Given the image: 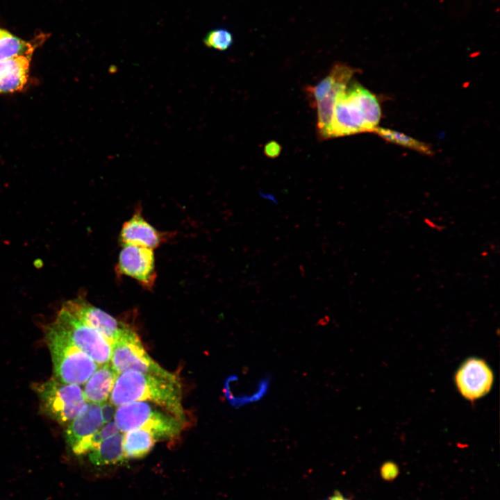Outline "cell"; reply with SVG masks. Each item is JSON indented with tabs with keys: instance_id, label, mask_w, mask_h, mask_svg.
<instances>
[{
	"instance_id": "1",
	"label": "cell",
	"mask_w": 500,
	"mask_h": 500,
	"mask_svg": "<svg viewBox=\"0 0 500 500\" xmlns=\"http://www.w3.org/2000/svg\"><path fill=\"white\" fill-rule=\"evenodd\" d=\"M182 392L177 376L163 378L138 372L119 374L110 395V402L119 406L135 401H149L185 423Z\"/></svg>"
},
{
	"instance_id": "2",
	"label": "cell",
	"mask_w": 500,
	"mask_h": 500,
	"mask_svg": "<svg viewBox=\"0 0 500 500\" xmlns=\"http://www.w3.org/2000/svg\"><path fill=\"white\" fill-rule=\"evenodd\" d=\"M381 117L376 96L359 83H351L336 99L327 139L373 132Z\"/></svg>"
},
{
	"instance_id": "3",
	"label": "cell",
	"mask_w": 500,
	"mask_h": 500,
	"mask_svg": "<svg viewBox=\"0 0 500 500\" xmlns=\"http://www.w3.org/2000/svg\"><path fill=\"white\" fill-rule=\"evenodd\" d=\"M53 368V378L69 384L83 385L99 365L76 346L53 321L44 329Z\"/></svg>"
},
{
	"instance_id": "4",
	"label": "cell",
	"mask_w": 500,
	"mask_h": 500,
	"mask_svg": "<svg viewBox=\"0 0 500 500\" xmlns=\"http://www.w3.org/2000/svg\"><path fill=\"white\" fill-rule=\"evenodd\" d=\"M147 401H135L118 406L114 421L122 433L134 429L151 433L156 440H173L184 424L178 419Z\"/></svg>"
},
{
	"instance_id": "5",
	"label": "cell",
	"mask_w": 500,
	"mask_h": 500,
	"mask_svg": "<svg viewBox=\"0 0 500 500\" xmlns=\"http://www.w3.org/2000/svg\"><path fill=\"white\" fill-rule=\"evenodd\" d=\"M41 410L62 426H67L81 411L87 401L79 385L65 383L52 378L35 384Z\"/></svg>"
},
{
	"instance_id": "6",
	"label": "cell",
	"mask_w": 500,
	"mask_h": 500,
	"mask_svg": "<svg viewBox=\"0 0 500 500\" xmlns=\"http://www.w3.org/2000/svg\"><path fill=\"white\" fill-rule=\"evenodd\" d=\"M110 363L118 374L134 371L167 378L176 376L151 358L137 333L129 326L112 344Z\"/></svg>"
},
{
	"instance_id": "7",
	"label": "cell",
	"mask_w": 500,
	"mask_h": 500,
	"mask_svg": "<svg viewBox=\"0 0 500 500\" xmlns=\"http://www.w3.org/2000/svg\"><path fill=\"white\" fill-rule=\"evenodd\" d=\"M54 322L70 340L99 366L110 362L112 345L97 330L85 324L63 308L58 313Z\"/></svg>"
},
{
	"instance_id": "8",
	"label": "cell",
	"mask_w": 500,
	"mask_h": 500,
	"mask_svg": "<svg viewBox=\"0 0 500 500\" xmlns=\"http://www.w3.org/2000/svg\"><path fill=\"white\" fill-rule=\"evenodd\" d=\"M115 273L118 277L132 278L144 289L152 290L157 278L153 249L135 245L122 246Z\"/></svg>"
},
{
	"instance_id": "9",
	"label": "cell",
	"mask_w": 500,
	"mask_h": 500,
	"mask_svg": "<svg viewBox=\"0 0 500 500\" xmlns=\"http://www.w3.org/2000/svg\"><path fill=\"white\" fill-rule=\"evenodd\" d=\"M62 308L85 324L99 332L111 345L128 326L101 308L91 304L83 294L66 301Z\"/></svg>"
},
{
	"instance_id": "10",
	"label": "cell",
	"mask_w": 500,
	"mask_h": 500,
	"mask_svg": "<svg viewBox=\"0 0 500 500\" xmlns=\"http://www.w3.org/2000/svg\"><path fill=\"white\" fill-rule=\"evenodd\" d=\"M455 378L456 387L460 394L471 401L488 394L494 379L488 365L476 358H471L464 362L458 369Z\"/></svg>"
},
{
	"instance_id": "11",
	"label": "cell",
	"mask_w": 500,
	"mask_h": 500,
	"mask_svg": "<svg viewBox=\"0 0 500 500\" xmlns=\"http://www.w3.org/2000/svg\"><path fill=\"white\" fill-rule=\"evenodd\" d=\"M175 234L156 229L144 219L138 206L132 216L122 224L119 238L122 246L135 245L154 250Z\"/></svg>"
},
{
	"instance_id": "12",
	"label": "cell",
	"mask_w": 500,
	"mask_h": 500,
	"mask_svg": "<svg viewBox=\"0 0 500 500\" xmlns=\"http://www.w3.org/2000/svg\"><path fill=\"white\" fill-rule=\"evenodd\" d=\"M103 424L101 404L87 402L67 425L65 435L68 446L72 449L83 439L98 431Z\"/></svg>"
},
{
	"instance_id": "13",
	"label": "cell",
	"mask_w": 500,
	"mask_h": 500,
	"mask_svg": "<svg viewBox=\"0 0 500 500\" xmlns=\"http://www.w3.org/2000/svg\"><path fill=\"white\" fill-rule=\"evenodd\" d=\"M31 57L16 56L0 60V93L17 92L27 83Z\"/></svg>"
},
{
	"instance_id": "14",
	"label": "cell",
	"mask_w": 500,
	"mask_h": 500,
	"mask_svg": "<svg viewBox=\"0 0 500 500\" xmlns=\"http://www.w3.org/2000/svg\"><path fill=\"white\" fill-rule=\"evenodd\" d=\"M118 374L107 363L99 366L85 382L83 393L87 402L101 404L110 397Z\"/></svg>"
},
{
	"instance_id": "15",
	"label": "cell",
	"mask_w": 500,
	"mask_h": 500,
	"mask_svg": "<svg viewBox=\"0 0 500 500\" xmlns=\"http://www.w3.org/2000/svg\"><path fill=\"white\" fill-rule=\"evenodd\" d=\"M356 69L342 62H336L329 74L315 86H308L306 91L311 106L323 100L339 81L349 82Z\"/></svg>"
},
{
	"instance_id": "16",
	"label": "cell",
	"mask_w": 500,
	"mask_h": 500,
	"mask_svg": "<svg viewBox=\"0 0 500 500\" xmlns=\"http://www.w3.org/2000/svg\"><path fill=\"white\" fill-rule=\"evenodd\" d=\"M90 462L96 466L122 464L126 460L123 450V433H118L103 440L89 453Z\"/></svg>"
},
{
	"instance_id": "17",
	"label": "cell",
	"mask_w": 500,
	"mask_h": 500,
	"mask_svg": "<svg viewBox=\"0 0 500 500\" xmlns=\"http://www.w3.org/2000/svg\"><path fill=\"white\" fill-rule=\"evenodd\" d=\"M156 442L154 436L142 429L131 430L123 434V450L126 459L141 458L147 456Z\"/></svg>"
},
{
	"instance_id": "18",
	"label": "cell",
	"mask_w": 500,
	"mask_h": 500,
	"mask_svg": "<svg viewBox=\"0 0 500 500\" xmlns=\"http://www.w3.org/2000/svg\"><path fill=\"white\" fill-rule=\"evenodd\" d=\"M349 83L347 81L338 82L327 96L315 105L317 110V133L320 139H327L336 99Z\"/></svg>"
},
{
	"instance_id": "19",
	"label": "cell",
	"mask_w": 500,
	"mask_h": 500,
	"mask_svg": "<svg viewBox=\"0 0 500 500\" xmlns=\"http://www.w3.org/2000/svg\"><path fill=\"white\" fill-rule=\"evenodd\" d=\"M34 49L33 43L0 29V60L21 56L31 57Z\"/></svg>"
},
{
	"instance_id": "20",
	"label": "cell",
	"mask_w": 500,
	"mask_h": 500,
	"mask_svg": "<svg viewBox=\"0 0 500 500\" xmlns=\"http://www.w3.org/2000/svg\"><path fill=\"white\" fill-rule=\"evenodd\" d=\"M373 133L389 142L416 151L425 155L433 154L432 149L429 145L403 133L378 126L374 129Z\"/></svg>"
},
{
	"instance_id": "21",
	"label": "cell",
	"mask_w": 500,
	"mask_h": 500,
	"mask_svg": "<svg viewBox=\"0 0 500 500\" xmlns=\"http://www.w3.org/2000/svg\"><path fill=\"white\" fill-rule=\"evenodd\" d=\"M203 42L210 48L225 51L232 45L233 38L228 30L217 28L208 33L203 39Z\"/></svg>"
},
{
	"instance_id": "22",
	"label": "cell",
	"mask_w": 500,
	"mask_h": 500,
	"mask_svg": "<svg viewBox=\"0 0 500 500\" xmlns=\"http://www.w3.org/2000/svg\"><path fill=\"white\" fill-rule=\"evenodd\" d=\"M114 405L109 402H104L101 404V415L103 424H107L108 422H110L114 419L115 414V409L114 408Z\"/></svg>"
},
{
	"instance_id": "23",
	"label": "cell",
	"mask_w": 500,
	"mask_h": 500,
	"mask_svg": "<svg viewBox=\"0 0 500 500\" xmlns=\"http://www.w3.org/2000/svg\"><path fill=\"white\" fill-rule=\"evenodd\" d=\"M281 151V147L275 141H271L265 144L264 147L265 154L271 158L278 156Z\"/></svg>"
},
{
	"instance_id": "24",
	"label": "cell",
	"mask_w": 500,
	"mask_h": 500,
	"mask_svg": "<svg viewBox=\"0 0 500 500\" xmlns=\"http://www.w3.org/2000/svg\"><path fill=\"white\" fill-rule=\"evenodd\" d=\"M330 500H348L344 499L340 494L338 493L335 494Z\"/></svg>"
}]
</instances>
